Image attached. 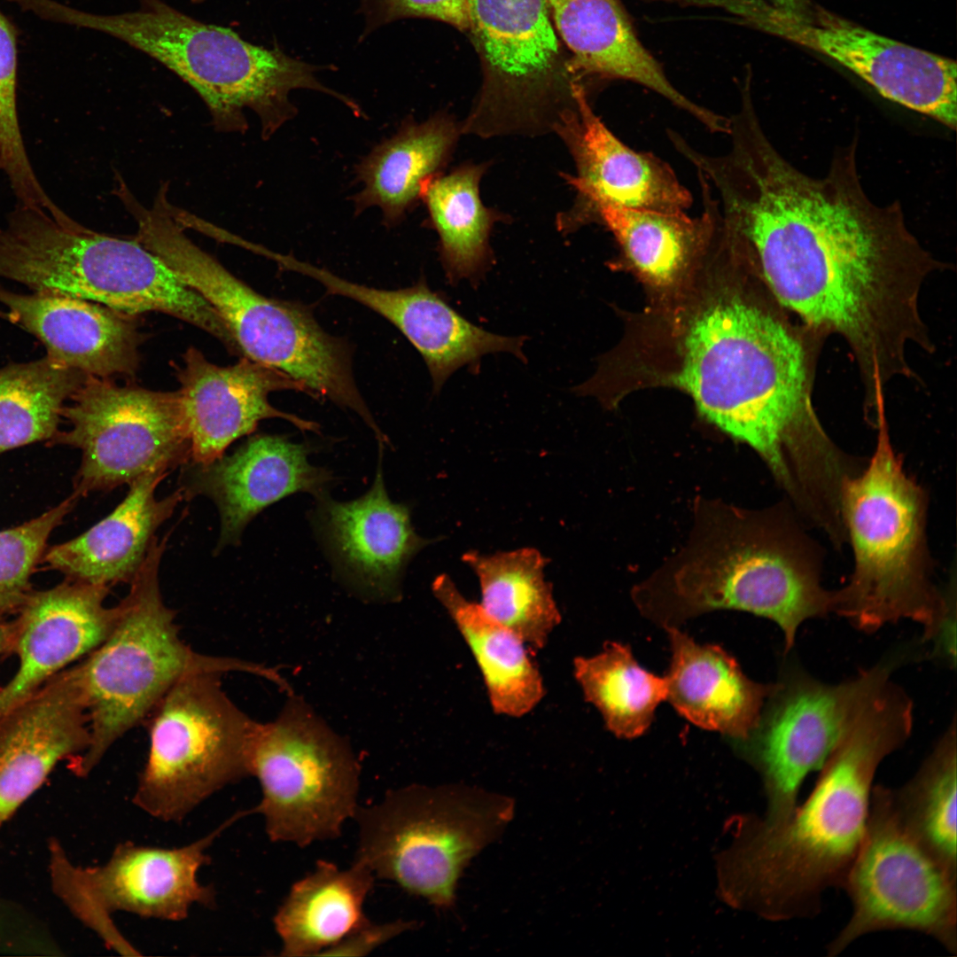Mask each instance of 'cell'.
<instances>
[{
    "mask_svg": "<svg viewBox=\"0 0 957 957\" xmlns=\"http://www.w3.org/2000/svg\"><path fill=\"white\" fill-rule=\"evenodd\" d=\"M856 144L838 151L817 178L756 127L731 141L707 179L735 249L805 327L845 340L865 395L875 397L911 375L907 347L933 349L919 296L938 262L909 230L898 201L879 206L867 196Z\"/></svg>",
    "mask_w": 957,
    "mask_h": 957,
    "instance_id": "1",
    "label": "cell"
},
{
    "mask_svg": "<svg viewBox=\"0 0 957 957\" xmlns=\"http://www.w3.org/2000/svg\"><path fill=\"white\" fill-rule=\"evenodd\" d=\"M819 338L759 304L723 299L690 324L674 381L704 417L763 458L806 517L834 510L858 470L813 407Z\"/></svg>",
    "mask_w": 957,
    "mask_h": 957,
    "instance_id": "2",
    "label": "cell"
},
{
    "mask_svg": "<svg viewBox=\"0 0 957 957\" xmlns=\"http://www.w3.org/2000/svg\"><path fill=\"white\" fill-rule=\"evenodd\" d=\"M912 727L911 699L886 684L832 750L804 804L776 824L751 821L735 858L730 900L774 921L815 916L822 894L842 888L860 849L879 764Z\"/></svg>",
    "mask_w": 957,
    "mask_h": 957,
    "instance_id": "3",
    "label": "cell"
},
{
    "mask_svg": "<svg viewBox=\"0 0 957 957\" xmlns=\"http://www.w3.org/2000/svg\"><path fill=\"white\" fill-rule=\"evenodd\" d=\"M779 510L699 503L687 545L634 592L665 627L716 610L747 611L782 629L785 651L798 626L834 609L813 548Z\"/></svg>",
    "mask_w": 957,
    "mask_h": 957,
    "instance_id": "4",
    "label": "cell"
},
{
    "mask_svg": "<svg viewBox=\"0 0 957 957\" xmlns=\"http://www.w3.org/2000/svg\"><path fill=\"white\" fill-rule=\"evenodd\" d=\"M46 20L95 30L154 58L189 84L208 108L220 131L246 128L245 109L259 118L270 137L296 113L295 89L319 91L338 100L344 95L325 86L316 66L283 51L252 43L235 31L196 19L164 0H137L132 11L97 14L49 0Z\"/></svg>",
    "mask_w": 957,
    "mask_h": 957,
    "instance_id": "5",
    "label": "cell"
},
{
    "mask_svg": "<svg viewBox=\"0 0 957 957\" xmlns=\"http://www.w3.org/2000/svg\"><path fill=\"white\" fill-rule=\"evenodd\" d=\"M875 452L842 492V514L854 568L834 591L833 612L859 630L875 632L909 619L930 641L954 611L949 595L930 580L926 541V497L905 472L890 441L886 420L877 424Z\"/></svg>",
    "mask_w": 957,
    "mask_h": 957,
    "instance_id": "6",
    "label": "cell"
},
{
    "mask_svg": "<svg viewBox=\"0 0 957 957\" xmlns=\"http://www.w3.org/2000/svg\"><path fill=\"white\" fill-rule=\"evenodd\" d=\"M0 277L130 315L164 313L239 353L214 308L136 237L98 233L41 207L17 203L0 227Z\"/></svg>",
    "mask_w": 957,
    "mask_h": 957,
    "instance_id": "7",
    "label": "cell"
},
{
    "mask_svg": "<svg viewBox=\"0 0 957 957\" xmlns=\"http://www.w3.org/2000/svg\"><path fill=\"white\" fill-rule=\"evenodd\" d=\"M167 536L153 540L128 595L118 603L119 617L109 635L76 665L90 730L88 749L70 764L78 776L89 774L110 747L149 717L171 687L189 674L244 672L278 687L285 683L274 668L201 654L184 643L175 611L160 588Z\"/></svg>",
    "mask_w": 957,
    "mask_h": 957,
    "instance_id": "8",
    "label": "cell"
},
{
    "mask_svg": "<svg viewBox=\"0 0 957 957\" xmlns=\"http://www.w3.org/2000/svg\"><path fill=\"white\" fill-rule=\"evenodd\" d=\"M510 797L463 783L410 784L359 805L354 861L439 909L452 907L463 872L513 820Z\"/></svg>",
    "mask_w": 957,
    "mask_h": 957,
    "instance_id": "9",
    "label": "cell"
},
{
    "mask_svg": "<svg viewBox=\"0 0 957 957\" xmlns=\"http://www.w3.org/2000/svg\"><path fill=\"white\" fill-rule=\"evenodd\" d=\"M467 32L482 84L463 133L553 130L585 89L549 0H469Z\"/></svg>",
    "mask_w": 957,
    "mask_h": 957,
    "instance_id": "10",
    "label": "cell"
},
{
    "mask_svg": "<svg viewBox=\"0 0 957 957\" xmlns=\"http://www.w3.org/2000/svg\"><path fill=\"white\" fill-rule=\"evenodd\" d=\"M217 673L189 674L157 704L133 797L164 821L183 820L223 787L250 775L260 724L227 696Z\"/></svg>",
    "mask_w": 957,
    "mask_h": 957,
    "instance_id": "11",
    "label": "cell"
},
{
    "mask_svg": "<svg viewBox=\"0 0 957 957\" xmlns=\"http://www.w3.org/2000/svg\"><path fill=\"white\" fill-rule=\"evenodd\" d=\"M278 717L261 723L250 758L261 813L274 842L306 847L341 836L358 804L360 766L347 742L293 693Z\"/></svg>",
    "mask_w": 957,
    "mask_h": 957,
    "instance_id": "12",
    "label": "cell"
},
{
    "mask_svg": "<svg viewBox=\"0 0 957 957\" xmlns=\"http://www.w3.org/2000/svg\"><path fill=\"white\" fill-rule=\"evenodd\" d=\"M164 259L214 308L241 356L284 372L313 397L354 412L363 409L346 345L324 331L303 306L258 293L187 237L176 240Z\"/></svg>",
    "mask_w": 957,
    "mask_h": 957,
    "instance_id": "13",
    "label": "cell"
},
{
    "mask_svg": "<svg viewBox=\"0 0 957 957\" xmlns=\"http://www.w3.org/2000/svg\"><path fill=\"white\" fill-rule=\"evenodd\" d=\"M850 920L827 946L829 956L859 938L907 930L957 953V874L930 854L901 821L891 788H872L866 832L842 886Z\"/></svg>",
    "mask_w": 957,
    "mask_h": 957,
    "instance_id": "14",
    "label": "cell"
},
{
    "mask_svg": "<svg viewBox=\"0 0 957 957\" xmlns=\"http://www.w3.org/2000/svg\"><path fill=\"white\" fill-rule=\"evenodd\" d=\"M235 813L206 836L178 848L124 842L103 865H74L57 840L50 843L49 868L53 892L84 925L110 948L129 955L135 946L121 933L112 914L127 912L145 918L177 922L193 905L211 906L214 891L198 873L207 863L214 839L244 816Z\"/></svg>",
    "mask_w": 957,
    "mask_h": 957,
    "instance_id": "15",
    "label": "cell"
},
{
    "mask_svg": "<svg viewBox=\"0 0 957 957\" xmlns=\"http://www.w3.org/2000/svg\"><path fill=\"white\" fill-rule=\"evenodd\" d=\"M65 406L69 429L55 444L76 447L78 497L109 491L152 471L191 461V440L177 391L161 392L88 376Z\"/></svg>",
    "mask_w": 957,
    "mask_h": 957,
    "instance_id": "16",
    "label": "cell"
},
{
    "mask_svg": "<svg viewBox=\"0 0 957 957\" xmlns=\"http://www.w3.org/2000/svg\"><path fill=\"white\" fill-rule=\"evenodd\" d=\"M901 659H884L837 684L824 683L795 665L786 669L746 740L767 797L763 821L776 824L793 813L805 776L822 766Z\"/></svg>",
    "mask_w": 957,
    "mask_h": 957,
    "instance_id": "17",
    "label": "cell"
},
{
    "mask_svg": "<svg viewBox=\"0 0 957 957\" xmlns=\"http://www.w3.org/2000/svg\"><path fill=\"white\" fill-rule=\"evenodd\" d=\"M758 17L763 28L830 58L883 97L955 129V61L883 36L823 10L808 14L764 5Z\"/></svg>",
    "mask_w": 957,
    "mask_h": 957,
    "instance_id": "18",
    "label": "cell"
},
{
    "mask_svg": "<svg viewBox=\"0 0 957 957\" xmlns=\"http://www.w3.org/2000/svg\"><path fill=\"white\" fill-rule=\"evenodd\" d=\"M553 130L565 143L576 167L574 175H564L577 191L571 222L595 221L603 206L664 213L690 207L691 193L670 165L620 141L595 113L585 90Z\"/></svg>",
    "mask_w": 957,
    "mask_h": 957,
    "instance_id": "19",
    "label": "cell"
},
{
    "mask_svg": "<svg viewBox=\"0 0 957 957\" xmlns=\"http://www.w3.org/2000/svg\"><path fill=\"white\" fill-rule=\"evenodd\" d=\"M176 367L181 405L191 440V461L207 464L220 458L237 439L253 432L264 419L281 418L302 431L318 424L273 407L268 395L308 389L284 372L245 356L230 366L209 362L196 347L183 354Z\"/></svg>",
    "mask_w": 957,
    "mask_h": 957,
    "instance_id": "20",
    "label": "cell"
},
{
    "mask_svg": "<svg viewBox=\"0 0 957 957\" xmlns=\"http://www.w3.org/2000/svg\"><path fill=\"white\" fill-rule=\"evenodd\" d=\"M110 587L66 579L30 592L14 619L19 667L0 688V717L105 641L120 612L105 604Z\"/></svg>",
    "mask_w": 957,
    "mask_h": 957,
    "instance_id": "21",
    "label": "cell"
},
{
    "mask_svg": "<svg viewBox=\"0 0 957 957\" xmlns=\"http://www.w3.org/2000/svg\"><path fill=\"white\" fill-rule=\"evenodd\" d=\"M308 454L306 445L282 435L259 434L210 463L182 466L185 499L204 495L218 509V551L238 544L249 522L274 502L297 492L323 494L332 476L310 464Z\"/></svg>",
    "mask_w": 957,
    "mask_h": 957,
    "instance_id": "22",
    "label": "cell"
},
{
    "mask_svg": "<svg viewBox=\"0 0 957 957\" xmlns=\"http://www.w3.org/2000/svg\"><path fill=\"white\" fill-rule=\"evenodd\" d=\"M90 743L76 665L58 673L0 717V828L64 759Z\"/></svg>",
    "mask_w": 957,
    "mask_h": 957,
    "instance_id": "23",
    "label": "cell"
},
{
    "mask_svg": "<svg viewBox=\"0 0 957 957\" xmlns=\"http://www.w3.org/2000/svg\"><path fill=\"white\" fill-rule=\"evenodd\" d=\"M317 512L320 534L346 582L362 597L397 601L411 558L432 541L420 537L407 505L391 501L381 459L370 489L351 502L322 494Z\"/></svg>",
    "mask_w": 957,
    "mask_h": 957,
    "instance_id": "24",
    "label": "cell"
},
{
    "mask_svg": "<svg viewBox=\"0 0 957 957\" xmlns=\"http://www.w3.org/2000/svg\"><path fill=\"white\" fill-rule=\"evenodd\" d=\"M7 320L45 346L52 361L88 376L133 377L144 334L130 315L98 303L51 292L19 293L0 285Z\"/></svg>",
    "mask_w": 957,
    "mask_h": 957,
    "instance_id": "25",
    "label": "cell"
},
{
    "mask_svg": "<svg viewBox=\"0 0 957 957\" xmlns=\"http://www.w3.org/2000/svg\"><path fill=\"white\" fill-rule=\"evenodd\" d=\"M169 473L152 471L131 482L123 501L108 516L45 551L44 563L73 580L108 587L129 583L157 529L185 499L181 487L164 498L156 497L158 486Z\"/></svg>",
    "mask_w": 957,
    "mask_h": 957,
    "instance_id": "26",
    "label": "cell"
},
{
    "mask_svg": "<svg viewBox=\"0 0 957 957\" xmlns=\"http://www.w3.org/2000/svg\"><path fill=\"white\" fill-rule=\"evenodd\" d=\"M665 628L672 650L666 699L699 727L746 741L774 684L749 679L721 647L698 643L674 626Z\"/></svg>",
    "mask_w": 957,
    "mask_h": 957,
    "instance_id": "27",
    "label": "cell"
},
{
    "mask_svg": "<svg viewBox=\"0 0 957 957\" xmlns=\"http://www.w3.org/2000/svg\"><path fill=\"white\" fill-rule=\"evenodd\" d=\"M556 29L578 74L619 79L657 93L696 121L701 106L678 90L643 46L619 0H549Z\"/></svg>",
    "mask_w": 957,
    "mask_h": 957,
    "instance_id": "28",
    "label": "cell"
},
{
    "mask_svg": "<svg viewBox=\"0 0 957 957\" xmlns=\"http://www.w3.org/2000/svg\"><path fill=\"white\" fill-rule=\"evenodd\" d=\"M375 875L354 860L348 868L320 860L295 882L273 918L284 957L321 956L368 918L363 907Z\"/></svg>",
    "mask_w": 957,
    "mask_h": 957,
    "instance_id": "29",
    "label": "cell"
},
{
    "mask_svg": "<svg viewBox=\"0 0 957 957\" xmlns=\"http://www.w3.org/2000/svg\"><path fill=\"white\" fill-rule=\"evenodd\" d=\"M432 592L469 647L493 711L513 718L531 712L544 697L545 686L530 648L468 600L447 574L434 580Z\"/></svg>",
    "mask_w": 957,
    "mask_h": 957,
    "instance_id": "30",
    "label": "cell"
},
{
    "mask_svg": "<svg viewBox=\"0 0 957 957\" xmlns=\"http://www.w3.org/2000/svg\"><path fill=\"white\" fill-rule=\"evenodd\" d=\"M459 131L446 113L403 125L360 163L362 187L354 198L356 208L377 206L386 224H397L421 197L424 183L445 165Z\"/></svg>",
    "mask_w": 957,
    "mask_h": 957,
    "instance_id": "31",
    "label": "cell"
},
{
    "mask_svg": "<svg viewBox=\"0 0 957 957\" xmlns=\"http://www.w3.org/2000/svg\"><path fill=\"white\" fill-rule=\"evenodd\" d=\"M703 209L696 217L681 213L603 206L595 214L613 235L623 257L654 284H669L710 247L719 207L708 184L697 177Z\"/></svg>",
    "mask_w": 957,
    "mask_h": 957,
    "instance_id": "32",
    "label": "cell"
},
{
    "mask_svg": "<svg viewBox=\"0 0 957 957\" xmlns=\"http://www.w3.org/2000/svg\"><path fill=\"white\" fill-rule=\"evenodd\" d=\"M462 559L478 579L481 610L531 650L543 649L562 618L544 578L547 559L532 548L493 555L468 551Z\"/></svg>",
    "mask_w": 957,
    "mask_h": 957,
    "instance_id": "33",
    "label": "cell"
},
{
    "mask_svg": "<svg viewBox=\"0 0 957 957\" xmlns=\"http://www.w3.org/2000/svg\"><path fill=\"white\" fill-rule=\"evenodd\" d=\"M484 164H465L428 180L422 190L431 222L440 237V259L452 285L466 279L476 284L493 262L489 236L502 218L479 197Z\"/></svg>",
    "mask_w": 957,
    "mask_h": 957,
    "instance_id": "34",
    "label": "cell"
},
{
    "mask_svg": "<svg viewBox=\"0 0 957 957\" xmlns=\"http://www.w3.org/2000/svg\"><path fill=\"white\" fill-rule=\"evenodd\" d=\"M573 674L585 699L618 737L642 735L658 704L667 697L665 676L647 671L628 645L616 642L605 643L594 656L575 657Z\"/></svg>",
    "mask_w": 957,
    "mask_h": 957,
    "instance_id": "35",
    "label": "cell"
},
{
    "mask_svg": "<svg viewBox=\"0 0 957 957\" xmlns=\"http://www.w3.org/2000/svg\"><path fill=\"white\" fill-rule=\"evenodd\" d=\"M87 377L47 355L0 367V454L51 440L65 406Z\"/></svg>",
    "mask_w": 957,
    "mask_h": 957,
    "instance_id": "36",
    "label": "cell"
},
{
    "mask_svg": "<svg viewBox=\"0 0 957 957\" xmlns=\"http://www.w3.org/2000/svg\"><path fill=\"white\" fill-rule=\"evenodd\" d=\"M956 724L938 742L912 779L891 789L895 809L908 831L940 863L957 874Z\"/></svg>",
    "mask_w": 957,
    "mask_h": 957,
    "instance_id": "37",
    "label": "cell"
},
{
    "mask_svg": "<svg viewBox=\"0 0 957 957\" xmlns=\"http://www.w3.org/2000/svg\"><path fill=\"white\" fill-rule=\"evenodd\" d=\"M284 268L316 280L329 293L354 300L379 314L397 327L419 353L433 340L447 303L424 281L408 288L385 290L350 282L292 256L286 259Z\"/></svg>",
    "mask_w": 957,
    "mask_h": 957,
    "instance_id": "38",
    "label": "cell"
},
{
    "mask_svg": "<svg viewBox=\"0 0 957 957\" xmlns=\"http://www.w3.org/2000/svg\"><path fill=\"white\" fill-rule=\"evenodd\" d=\"M71 496L41 516L0 531V618L18 611L32 591L30 578L53 530L74 508Z\"/></svg>",
    "mask_w": 957,
    "mask_h": 957,
    "instance_id": "39",
    "label": "cell"
},
{
    "mask_svg": "<svg viewBox=\"0 0 957 957\" xmlns=\"http://www.w3.org/2000/svg\"><path fill=\"white\" fill-rule=\"evenodd\" d=\"M17 34L0 11V170L14 186L35 176L26 152L17 112Z\"/></svg>",
    "mask_w": 957,
    "mask_h": 957,
    "instance_id": "40",
    "label": "cell"
},
{
    "mask_svg": "<svg viewBox=\"0 0 957 957\" xmlns=\"http://www.w3.org/2000/svg\"><path fill=\"white\" fill-rule=\"evenodd\" d=\"M364 39L378 29L406 19H429L467 31L469 0H358Z\"/></svg>",
    "mask_w": 957,
    "mask_h": 957,
    "instance_id": "41",
    "label": "cell"
},
{
    "mask_svg": "<svg viewBox=\"0 0 957 957\" xmlns=\"http://www.w3.org/2000/svg\"><path fill=\"white\" fill-rule=\"evenodd\" d=\"M417 925L416 921L404 919L385 922H373L367 919L321 956H366L396 937L417 928Z\"/></svg>",
    "mask_w": 957,
    "mask_h": 957,
    "instance_id": "42",
    "label": "cell"
},
{
    "mask_svg": "<svg viewBox=\"0 0 957 957\" xmlns=\"http://www.w3.org/2000/svg\"><path fill=\"white\" fill-rule=\"evenodd\" d=\"M16 632L15 620L0 618V655L12 652Z\"/></svg>",
    "mask_w": 957,
    "mask_h": 957,
    "instance_id": "43",
    "label": "cell"
},
{
    "mask_svg": "<svg viewBox=\"0 0 957 957\" xmlns=\"http://www.w3.org/2000/svg\"><path fill=\"white\" fill-rule=\"evenodd\" d=\"M774 6L790 11V12H804L805 0H772Z\"/></svg>",
    "mask_w": 957,
    "mask_h": 957,
    "instance_id": "44",
    "label": "cell"
},
{
    "mask_svg": "<svg viewBox=\"0 0 957 957\" xmlns=\"http://www.w3.org/2000/svg\"><path fill=\"white\" fill-rule=\"evenodd\" d=\"M191 1H193L195 3H198V4H203V3H206L208 0H191Z\"/></svg>",
    "mask_w": 957,
    "mask_h": 957,
    "instance_id": "45",
    "label": "cell"
},
{
    "mask_svg": "<svg viewBox=\"0 0 957 957\" xmlns=\"http://www.w3.org/2000/svg\"><path fill=\"white\" fill-rule=\"evenodd\" d=\"M0 317H3V318H6V319H7V315H6V313H3V312H1V311H0Z\"/></svg>",
    "mask_w": 957,
    "mask_h": 957,
    "instance_id": "46",
    "label": "cell"
}]
</instances>
